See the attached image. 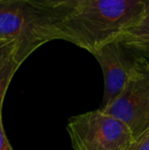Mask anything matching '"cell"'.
Returning a JSON list of instances; mask_svg holds the SVG:
<instances>
[{"label":"cell","mask_w":149,"mask_h":150,"mask_svg":"<svg viewBox=\"0 0 149 150\" xmlns=\"http://www.w3.org/2000/svg\"><path fill=\"white\" fill-rule=\"evenodd\" d=\"M123 41L136 50L149 48V11L122 38Z\"/></svg>","instance_id":"6"},{"label":"cell","mask_w":149,"mask_h":150,"mask_svg":"<svg viewBox=\"0 0 149 150\" xmlns=\"http://www.w3.org/2000/svg\"><path fill=\"white\" fill-rule=\"evenodd\" d=\"M76 0H0V40L15 43L21 65L40 46L60 40V27Z\"/></svg>","instance_id":"2"},{"label":"cell","mask_w":149,"mask_h":150,"mask_svg":"<svg viewBox=\"0 0 149 150\" xmlns=\"http://www.w3.org/2000/svg\"><path fill=\"white\" fill-rule=\"evenodd\" d=\"M15 51V43L12 40H0V66L13 56Z\"/></svg>","instance_id":"9"},{"label":"cell","mask_w":149,"mask_h":150,"mask_svg":"<svg viewBox=\"0 0 149 150\" xmlns=\"http://www.w3.org/2000/svg\"><path fill=\"white\" fill-rule=\"evenodd\" d=\"M0 150H13L10 142L8 141L2 120V115L0 116Z\"/></svg>","instance_id":"10"},{"label":"cell","mask_w":149,"mask_h":150,"mask_svg":"<svg viewBox=\"0 0 149 150\" xmlns=\"http://www.w3.org/2000/svg\"><path fill=\"white\" fill-rule=\"evenodd\" d=\"M19 66L20 65L14 60L13 56L0 66V116L2 115V107L5 93Z\"/></svg>","instance_id":"7"},{"label":"cell","mask_w":149,"mask_h":150,"mask_svg":"<svg viewBox=\"0 0 149 150\" xmlns=\"http://www.w3.org/2000/svg\"><path fill=\"white\" fill-rule=\"evenodd\" d=\"M126 150H149V129L133 138Z\"/></svg>","instance_id":"8"},{"label":"cell","mask_w":149,"mask_h":150,"mask_svg":"<svg viewBox=\"0 0 149 150\" xmlns=\"http://www.w3.org/2000/svg\"><path fill=\"white\" fill-rule=\"evenodd\" d=\"M149 11V0H76L60 27V40L90 54L122 39Z\"/></svg>","instance_id":"1"},{"label":"cell","mask_w":149,"mask_h":150,"mask_svg":"<svg viewBox=\"0 0 149 150\" xmlns=\"http://www.w3.org/2000/svg\"><path fill=\"white\" fill-rule=\"evenodd\" d=\"M67 131L74 150H126L133 139L125 124L99 109L69 118Z\"/></svg>","instance_id":"3"},{"label":"cell","mask_w":149,"mask_h":150,"mask_svg":"<svg viewBox=\"0 0 149 150\" xmlns=\"http://www.w3.org/2000/svg\"><path fill=\"white\" fill-rule=\"evenodd\" d=\"M100 111L125 124L133 138L149 129V62L143 60L120 94Z\"/></svg>","instance_id":"4"},{"label":"cell","mask_w":149,"mask_h":150,"mask_svg":"<svg viewBox=\"0 0 149 150\" xmlns=\"http://www.w3.org/2000/svg\"><path fill=\"white\" fill-rule=\"evenodd\" d=\"M101 66L105 77L104 98L99 108L107 107L122 91L135 68L143 61L122 39L113 40L92 54Z\"/></svg>","instance_id":"5"}]
</instances>
